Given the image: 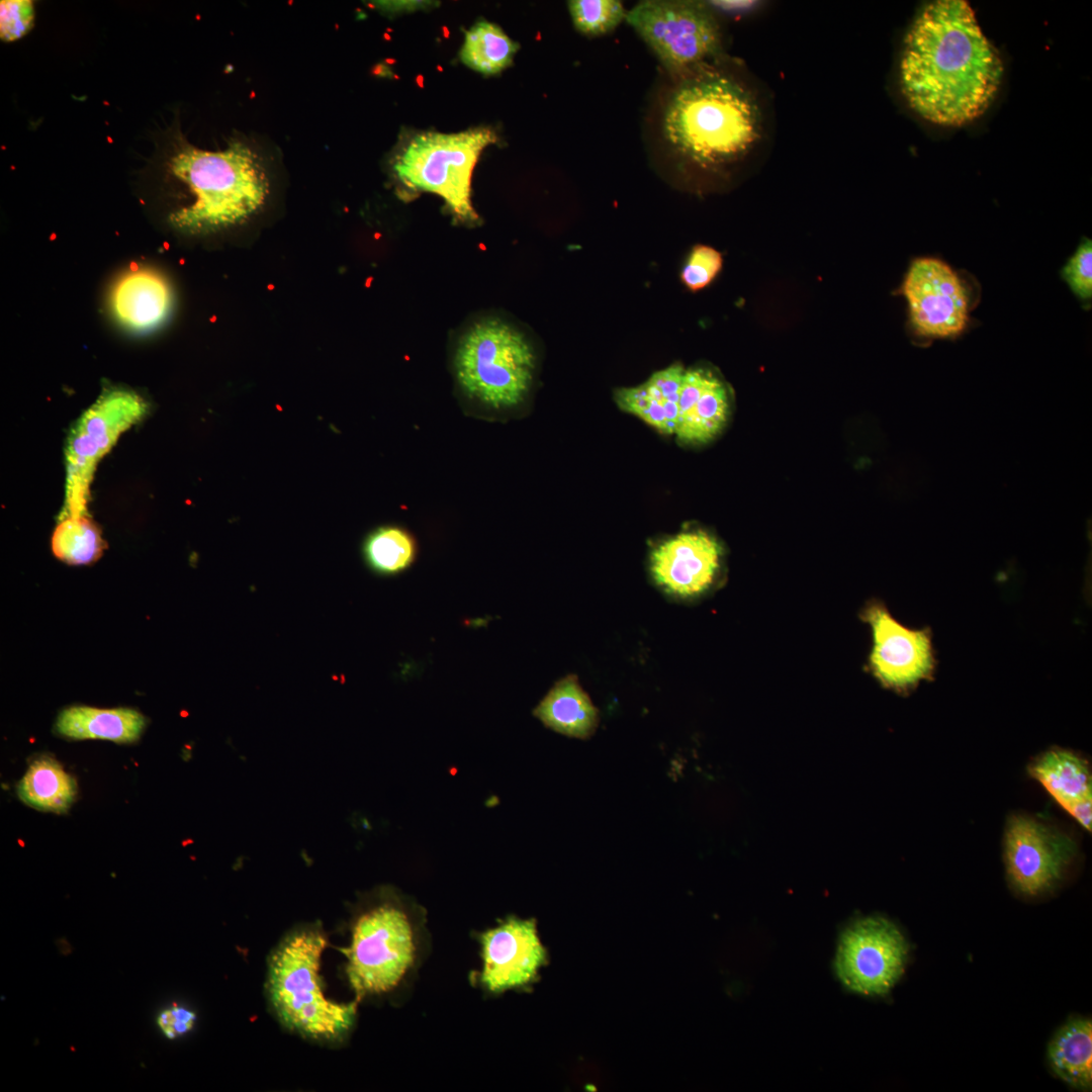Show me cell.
<instances>
[{
    "label": "cell",
    "instance_id": "cell-18",
    "mask_svg": "<svg viewBox=\"0 0 1092 1092\" xmlns=\"http://www.w3.org/2000/svg\"><path fill=\"white\" fill-rule=\"evenodd\" d=\"M172 303L171 289L158 272L141 268L123 274L110 294L111 310L126 329L148 332L167 317Z\"/></svg>",
    "mask_w": 1092,
    "mask_h": 1092
},
{
    "label": "cell",
    "instance_id": "cell-14",
    "mask_svg": "<svg viewBox=\"0 0 1092 1092\" xmlns=\"http://www.w3.org/2000/svg\"><path fill=\"white\" fill-rule=\"evenodd\" d=\"M722 555V546L714 536L703 530L686 531L653 549L650 571L666 593L696 599L715 585Z\"/></svg>",
    "mask_w": 1092,
    "mask_h": 1092
},
{
    "label": "cell",
    "instance_id": "cell-28",
    "mask_svg": "<svg viewBox=\"0 0 1092 1092\" xmlns=\"http://www.w3.org/2000/svg\"><path fill=\"white\" fill-rule=\"evenodd\" d=\"M723 258L719 251L706 245L695 246L688 255L679 278L691 291L707 287L720 273Z\"/></svg>",
    "mask_w": 1092,
    "mask_h": 1092
},
{
    "label": "cell",
    "instance_id": "cell-2",
    "mask_svg": "<svg viewBox=\"0 0 1092 1092\" xmlns=\"http://www.w3.org/2000/svg\"><path fill=\"white\" fill-rule=\"evenodd\" d=\"M663 134L684 159L715 169L745 158L760 139L761 114L753 95L734 78L711 69L691 72L672 91Z\"/></svg>",
    "mask_w": 1092,
    "mask_h": 1092
},
{
    "label": "cell",
    "instance_id": "cell-1",
    "mask_svg": "<svg viewBox=\"0 0 1092 1092\" xmlns=\"http://www.w3.org/2000/svg\"><path fill=\"white\" fill-rule=\"evenodd\" d=\"M1003 76L998 50L966 0L923 5L903 42L900 86L909 106L928 122L961 126L981 116Z\"/></svg>",
    "mask_w": 1092,
    "mask_h": 1092
},
{
    "label": "cell",
    "instance_id": "cell-29",
    "mask_svg": "<svg viewBox=\"0 0 1092 1092\" xmlns=\"http://www.w3.org/2000/svg\"><path fill=\"white\" fill-rule=\"evenodd\" d=\"M1063 280L1079 299L1092 298V241L1083 239L1061 270Z\"/></svg>",
    "mask_w": 1092,
    "mask_h": 1092
},
{
    "label": "cell",
    "instance_id": "cell-6",
    "mask_svg": "<svg viewBox=\"0 0 1092 1092\" xmlns=\"http://www.w3.org/2000/svg\"><path fill=\"white\" fill-rule=\"evenodd\" d=\"M420 908L384 892L365 906L352 926L346 974L357 996L378 995L397 987L418 954Z\"/></svg>",
    "mask_w": 1092,
    "mask_h": 1092
},
{
    "label": "cell",
    "instance_id": "cell-7",
    "mask_svg": "<svg viewBox=\"0 0 1092 1092\" xmlns=\"http://www.w3.org/2000/svg\"><path fill=\"white\" fill-rule=\"evenodd\" d=\"M494 141L493 131L484 127L421 133L396 158L393 168L406 186L439 195L458 219L474 222L472 171L481 151Z\"/></svg>",
    "mask_w": 1092,
    "mask_h": 1092
},
{
    "label": "cell",
    "instance_id": "cell-20",
    "mask_svg": "<svg viewBox=\"0 0 1092 1092\" xmlns=\"http://www.w3.org/2000/svg\"><path fill=\"white\" fill-rule=\"evenodd\" d=\"M533 714L555 732L579 739L590 737L599 724L598 709L574 674L556 681Z\"/></svg>",
    "mask_w": 1092,
    "mask_h": 1092
},
{
    "label": "cell",
    "instance_id": "cell-4",
    "mask_svg": "<svg viewBox=\"0 0 1092 1092\" xmlns=\"http://www.w3.org/2000/svg\"><path fill=\"white\" fill-rule=\"evenodd\" d=\"M327 939L304 928L280 942L269 959L267 989L281 1023L304 1036L338 1039L353 1025L357 1001L338 1003L323 992L320 969Z\"/></svg>",
    "mask_w": 1092,
    "mask_h": 1092
},
{
    "label": "cell",
    "instance_id": "cell-21",
    "mask_svg": "<svg viewBox=\"0 0 1092 1092\" xmlns=\"http://www.w3.org/2000/svg\"><path fill=\"white\" fill-rule=\"evenodd\" d=\"M146 718L129 708L98 709L73 706L63 710L56 722L59 734L73 739H105L117 743L138 740Z\"/></svg>",
    "mask_w": 1092,
    "mask_h": 1092
},
{
    "label": "cell",
    "instance_id": "cell-26",
    "mask_svg": "<svg viewBox=\"0 0 1092 1092\" xmlns=\"http://www.w3.org/2000/svg\"><path fill=\"white\" fill-rule=\"evenodd\" d=\"M363 551L373 570L381 574H396L413 564L417 544L403 528L383 526L367 537Z\"/></svg>",
    "mask_w": 1092,
    "mask_h": 1092
},
{
    "label": "cell",
    "instance_id": "cell-9",
    "mask_svg": "<svg viewBox=\"0 0 1092 1092\" xmlns=\"http://www.w3.org/2000/svg\"><path fill=\"white\" fill-rule=\"evenodd\" d=\"M627 22L672 73L693 72L721 52L719 25L706 4L687 0H645Z\"/></svg>",
    "mask_w": 1092,
    "mask_h": 1092
},
{
    "label": "cell",
    "instance_id": "cell-27",
    "mask_svg": "<svg viewBox=\"0 0 1092 1092\" xmlns=\"http://www.w3.org/2000/svg\"><path fill=\"white\" fill-rule=\"evenodd\" d=\"M568 9L574 27L586 36L609 33L627 15L618 0H571Z\"/></svg>",
    "mask_w": 1092,
    "mask_h": 1092
},
{
    "label": "cell",
    "instance_id": "cell-15",
    "mask_svg": "<svg viewBox=\"0 0 1092 1092\" xmlns=\"http://www.w3.org/2000/svg\"><path fill=\"white\" fill-rule=\"evenodd\" d=\"M480 944L479 983L491 993L531 983L546 960L533 919L508 917L483 932Z\"/></svg>",
    "mask_w": 1092,
    "mask_h": 1092
},
{
    "label": "cell",
    "instance_id": "cell-12",
    "mask_svg": "<svg viewBox=\"0 0 1092 1092\" xmlns=\"http://www.w3.org/2000/svg\"><path fill=\"white\" fill-rule=\"evenodd\" d=\"M1078 852L1073 836L1026 813L1006 821L1003 856L1012 888L1027 897L1053 890Z\"/></svg>",
    "mask_w": 1092,
    "mask_h": 1092
},
{
    "label": "cell",
    "instance_id": "cell-11",
    "mask_svg": "<svg viewBox=\"0 0 1092 1092\" xmlns=\"http://www.w3.org/2000/svg\"><path fill=\"white\" fill-rule=\"evenodd\" d=\"M900 292L913 333L927 340L956 339L970 323L971 296L959 272L936 257L912 260Z\"/></svg>",
    "mask_w": 1092,
    "mask_h": 1092
},
{
    "label": "cell",
    "instance_id": "cell-13",
    "mask_svg": "<svg viewBox=\"0 0 1092 1092\" xmlns=\"http://www.w3.org/2000/svg\"><path fill=\"white\" fill-rule=\"evenodd\" d=\"M907 953V941L892 922L882 917L863 918L841 937L837 974L851 991L884 995L902 976Z\"/></svg>",
    "mask_w": 1092,
    "mask_h": 1092
},
{
    "label": "cell",
    "instance_id": "cell-5",
    "mask_svg": "<svg viewBox=\"0 0 1092 1092\" xmlns=\"http://www.w3.org/2000/svg\"><path fill=\"white\" fill-rule=\"evenodd\" d=\"M535 367L536 357L528 339L498 318L482 320L470 327L454 355V373L461 391L496 413L524 401Z\"/></svg>",
    "mask_w": 1092,
    "mask_h": 1092
},
{
    "label": "cell",
    "instance_id": "cell-3",
    "mask_svg": "<svg viewBox=\"0 0 1092 1092\" xmlns=\"http://www.w3.org/2000/svg\"><path fill=\"white\" fill-rule=\"evenodd\" d=\"M169 171L191 196L170 221L191 235L245 221L263 207L269 194L263 158L243 142H232L220 151L180 143L170 157Z\"/></svg>",
    "mask_w": 1092,
    "mask_h": 1092
},
{
    "label": "cell",
    "instance_id": "cell-8",
    "mask_svg": "<svg viewBox=\"0 0 1092 1092\" xmlns=\"http://www.w3.org/2000/svg\"><path fill=\"white\" fill-rule=\"evenodd\" d=\"M148 410V402L139 393L115 387L104 390L82 414L66 445L65 498L60 519L88 516L89 487L98 461Z\"/></svg>",
    "mask_w": 1092,
    "mask_h": 1092
},
{
    "label": "cell",
    "instance_id": "cell-16",
    "mask_svg": "<svg viewBox=\"0 0 1092 1092\" xmlns=\"http://www.w3.org/2000/svg\"><path fill=\"white\" fill-rule=\"evenodd\" d=\"M728 412V392L719 377L704 368L685 369L674 434L680 443L711 441L725 426Z\"/></svg>",
    "mask_w": 1092,
    "mask_h": 1092
},
{
    "label": "cell",
    "instance_id": "cell-17",
    "mask_svg": "<svg viewBox=\"0 0 1092 1092\" xmlns=\"http://www.w3.org/2000/svg\"><path fill=\"white\" fill-rule=\"evenodd\" d=\"M1028 772L1082 827L1091 831L1092 777L1084 756L1052 747L1030 762Z\"/></svg>",
    "mask_w": 1092,
    "mask_h": 1092
},
{
    "label": "cell",
    "instance_id": "cell-25",
    "mask_svg": "<svg viewBox=\"0 0 1092 1092\" xmlns=\"http://www.w3.org/2000/svg\"><path fill=\"white\" fill-rule=\"evenodd\" d=\"M51 545L54 555L71 565L90 564L105 548L100 530L89 516L60 519Z\"/></svg>",
    "mask_w": 1092,
    "mask_h": 1092
},
{
    "label": "cell",
    "instance_id": "cell-19",
    "mask_svg": "<svg viewBox=\"0 0 1092 1092\" xmlns=\"http://www.w3.org/2000/svg\"><path fill=\"white\" fill-rule=\"evenodd\" d=\"M680 363L655 371L643 383L615 391V401L664 435H674L677 427L679 391L685 372Z\"/></svg>",
    "mask_w": 1092,
    "mask_h": 1092
},
{
    "label": "cell",
    "instance_id": "cell-10",
    "mask_svg": "<svg viewBox=\"0 0 1092 1092\" xmlns=\"http://www.w3.org/2000/svg\"><path fill=\"white\" fill-rule=\"evenodd\" d=\"M858 616L872 630L866 669L883 688L907 696L921 681L934 680L938 660L930 627H905L879 599L869 600Z\"/></svg>",
    "mask_w": 1092,
    "mask_h": 1092
},
{
    "label": "cell",
    "instance_id": "cell-23",
    "mask_svg": "<svg viewBox=\"0 0 1092 1092\" xmlns=\"http://www.w3.org/2000/svg\"><path fill=\"white\" fill-rule=\"evenodd\" d=\"M19 799L46 812L65 813L75 801L77 785L55 758L42 755L31 762L17 786Z\"/></svg>",
    "mask_w": 1092,
    "mask_h": 1092
},
{
    "label": "cell",
    "instance_id": "cell-24",
    "mask_svg": "<svg viewBox=\"0 0 1092 1092\" xmlns=\"http://www.w3.org/2000/svg\"><path fill=\"white\" fill-rule=\"evenodd\" d=\"M518 48L500 27L479 21L466 32L460 59L470 69L493 75L512 64Z\"/></svg>",
    "mask_w": 1092,
    "mask_h": 1092
},
{
    "label": "cell",
    "instance_id": "cell-31",
    "mask_svg": "<svg viewBox=\"0 0 1092 1092\" xmlns=\"http://www.w3.org/2000/svg\"><path fill=\"white\" fill-rule=\"evenodd\" d=\"M195 1021L196 1014L193 1011L177 1005L162 1010L157 1017L160 1030L169 1039L177 1038L190 1031Z\"/></svg>",
    "mask_w": 1092,
    "mask_h": 1092
},
{
    "label": "cell",
    "instance_id": "cell-22",
    "mask_svg": "<svg viewBox=\"0 0 1092 1092\" xmlns=\"http://www.w3.org/2000/svg\"><path fill=\"white\" fill-rule=\"evenodd\" d=\"M1048 1058L1053 1071L1062 1081L1080 1090H1091V1019L1076 1017L1064 1024L1049 1043Z\"/></svg>",
    "mask_w": 1092,
    "mask_h": 1092
},
{
    "label": "cell",
    "instance_id": "cell-30",
    "mask_svg": "<svg viewBox=\"0 0 1092 1092\" xmlns=\"http://www.w3.org/2000/svg\"><path fill=\"white\" fill-rule=\"evenodd\" d=\"M33 18V2L27 0L1 1V39L4 41H13L22 37L32 26Z\"/></svg>",
    "mask_w": 1092,
    "mask_h": 1092
}]
</instances>
